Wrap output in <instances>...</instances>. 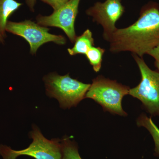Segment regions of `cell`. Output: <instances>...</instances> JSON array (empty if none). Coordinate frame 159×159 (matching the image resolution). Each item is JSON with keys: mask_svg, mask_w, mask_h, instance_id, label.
Instances as JSON below:
<instances>
[{"mask_svg": "<svg viewBox=\"0 0 159 159\" xmlns=\"http://www.w3.org/2000/svg\"><path fill=\"white\" fill-rule=\"evenodd\" d=\"M113 53L129 51L142 57L159 45V7L150 3L143 7L136 21L117 29L108 41Z\"/></svg>", "mask_w": 159, "mask_h": 159, "instance_id": "obj_1", "label": "cell"}, {"mask_svg": "<svg viewBox=\"0 0 159 159\" xmlns=\"http://www.w3.org/2000/svg\"><path fill=\"white\" fill-rule=\"evenodd\" d=\"M46 94L58 100L64 109L76 106L84 99L90 84L84 83L71 78L69 74L61 76L52 73L43 77Z\"/></svg>", "mask_w": 159, "mask_h": 159, "instance_id": "obj_2", "label": "cell"}, {"mask_svg": "<svg viewBox=\"0 0 159 159\" xmlns=\"http://www.w3.org/2000/svg\"><path fill=\"white\" fill-rule=\"evenodd\" d=\"M130 89L116 80L99 76L93 80L85 98L95 100L103 110L119 116H127L122 105V99L128 95Z\"/></svg>", "mask_w": 159, "mask_h": 159, "instance_id": "obj_3", "label": "cell"}, {"mask_svg": "<svg viewBox=\"0 0 159 159\" xmlns=\"http://www.w3.org/2000/svg\"><path fill=\"white\" fill-rule=\"evenodd\" d=\"M32 143L28 148L15 150L6 145H0V154L3 159H16L20 156H28L35 159H61V140L46 139L36 125L29 134Z\"/></svg>", "mask_w": 159, "mask_h": 159, "instance_id": "obj_4", "label": "cell"}, {"mask_svg": "<svg viewBox=\"0 0 159 159\" xmlns=\"http://www.w3.org/2000/svg\"><path fill=\"white\" fill-rule=\"evenodd\" d=\"M141 75L140 83L129 94L141 101L151 116L159 117V72L151 70L142 57L133 55Z\"/></svg>", "mask_w": 159, "mask_h": 159, "instance_id": "obj_5", "label": "cell"}, {"mask_svg": "<svg viewBox=\"0 0 159 159\" xmlns=\"http://www.w3.org/2000/svg\"><path fill=\"white\" fill-rule=\"evenodd\" d=\"M50 29L38 25L30 20L20 22L8 21L6 32L22 37L30 45L31 54H35L41 46L52 42L59 45H64L66 42L64 36L49 33Z\"/></svg>", "mask_w": 159, "mask_h": 159, "instance_id": "obj_6", "label": "cell"}, {"mask_svg": "<svg viewBox=\"0 0 159 159\" xmlns=\"http://www.w3.org/2000/svg\"><path fill=\"white\" fill-rule=\"evenodd\" d=\"M80 0H70L65 5L49 16L39 14L36 16V23L44 27H56L65 33L72 43L76 38L75 22L78 13Z\"/></svg>", "mask_w": 159, "mask_h": 159, "instance_id": "obj_7", "label": "cell"}, {"mask_svg": "<svg viewBox=\"0 0 159 159\" xmlns=\"http://www.w3.org/2000/svg\"><path fill=\"white\" fill-rule=\"evenodd\" d=\"M125 11L122 0H106L103 2H97L86 11L93 17V21L103 28V37L108 42L112 34L117 30L116 24Z\"/></svg>", "mask_w": 159, "mask_h": 159, "instance_id": "obj_8", "label": "cell"}, {"mask_svg": "<svg viewBox=\"0 0 159 159\" xmlns=\"http://www.w3.org/2000/svg\"><path fill=\"white\" fill-rule=\"evenodd\" d=\"M22 5L16 0H0V37L3 40L6 37V27L9 18Z\"/></svg>", "mask_w": 159, "mask_h": 159, "instance_id": "obj_9", "label": "cell"}, {"mask_svg": "<svg viewBox=\"0 0 159 159\" xmlns=\"http://www.w3.org/2000/svg\"><path fill=\"white\" fill-rule=\"evenodd\" d=\"M74 43L73 48L67 49L70 55L71 56L80 54L85 55L89 50L95 45L92 31L89 29H87L82 34L77 36Z\"/></svg>", "mask_w": 159, "mask_h": 159, "instance_id": "obj_10", "label": "cell"}, {"mask_svg": "<svg viewBox=\"0 0 159 159\" xmlns=\"http://www.w3.org/2000/svg\"><path fill=\"white\" fill-rule=\"evenodd\" d=\"M137 124L139 126H142L149 132L153 139L155 144V153L159 156V129L154 123L151 117L142 114L137 120Z\"/></svg>", "mask_w": 159, "mask_h": 159, "instance_id": "obj_11", "label": "cell"}, {"mask_svg": "<svg viewBox=\"0 0 159 159\" xmlns=\"http://www.w3.org/2000/svg\"><path fill=\"white\" fill-rule=\"evenodd\" d=\"M61 159H82L78 152L77 145L68 137H64L61 140Z\"/></svg>", "mask_w": 159, "mask_h": 159, "instance_id": "obj_12", "label": "cell"}, {"mask_svg": "<svg viewBox=\"0 0 159 159\" xmlns=\"http://www.w3.org/2000/svg\"><path fill=\"white\" fill-rule=\"evenodd\" d=\"M105 50L100 47H92L86 54L90 64L96 72H99L102 66V57Z\"/></svg>", "mask_w": 159, "mask_h": 159, "instance_id": "obj_13", "label": "cell"}, {"mask_svg": "<svg viewBox=\"0 0 159 159\" xmlns=\"http://www.w3.org/2000/svg\"><path fill=\"white\" fill-rule=\"evenodd\" d=\"M40 1L51 6L54 11L62 7L70 0H40Z\"/></svg>", "mask_w": 159, "mask_h": 159, "instance_id": "obj_14", "label": "cell"}, {"mask_svg": "<svg viewBox=\"0 0 159 159\" xmlns=\"http://www.w3.org/2000/svg\"><path fill=\"white\" fill-rule=\"evenodd\" d=\"M148 54L155 59V65L159 71V45L149 51Z\"/></svg>", "mask_w": 159, "mask_h": 159, "instance_id": "obj_15", "label": "cell"}, {"mask_svg": "<svg viewBox=\"0 0 159 159\" xmlns=\"http://www.w3.org/2000/svg\"><path fill=\"white\" fill-rule=\"evenodd\" d=\"M37 0H25L26 4L31 11H34Z\"/></svg>", "mask_w": 159, "mask_h": 159, "instance_id": "obj_16", "label": "cell"}, {"mask_svg": "<svg viewBox=\"0 0 159 159\" xmlns=\"http://www.w3.org/2000/svg\"><path fill=\"white\" fill-rule=\"evenodd\" d=\"M4 42V41L2 39L1 37H0V43H3Z\"/></svg>", "mask_w": 159, "mask_h": 159, "instance_id": "obj_17", "label": "cell"}]
</instances>
